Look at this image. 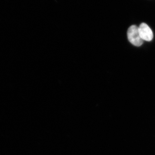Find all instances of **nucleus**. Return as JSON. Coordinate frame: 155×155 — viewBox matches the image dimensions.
Here are the masks:
<instances>
[{
  "instance_id": "f03ea898",
  "label": "nucleus",
  "mask_w": 155,
  "mask_h": 155,
  "mask_svg": "<svg viewBox=\"0 0 155 155\" xmlns=\"http://www.w3.org/2000/svg\"><path fill=\"white\" fill-rule=\"evenodd\" d=\"M138 28L140 35L143 40L150 41L153 39V35L152 31L147 24L141 23Z\"/></svg>"
},
{
  "instance_id": "f257e3e1",
  "label": "nucleus",
  "mask_w": 155,
  "mask_h": 155,
  "mask_svg": "<svg viewBox=\"0 0 155 155\" xmlns=\"http://www.w3.org/2000/svg\"><path fill=\"white\" fill-rule=\"evenodd\" d=\"M127 36L129 41L134 45L139 47L143 43V41L140 35L138 27L136 25H131L128 28Z\"/></svg>"
}]
</instances>
